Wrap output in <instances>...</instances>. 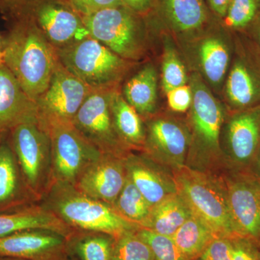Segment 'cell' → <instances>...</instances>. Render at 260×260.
I'll return each mask as SVG.
<instances>
[{"instance_id": "6da1fadb", "label": "cell", "mask_w": 260, "mask_h": 260, "mask_svg": "<svg viewBox=\"0 0 260 260\" xmlns=\"http://www.w3.org/2000/svg\"><path fill=\"white\" fill-rule=\"evenodd\" d=\"M3 61L36 102L47 88L58 59L55 48L35 24L21 16L3 44Z\"/></svg>"}, {"instance_id": "7a4b0ae2", "label": "cell", "mask_w": 260, "mask_h": 260, "mask_svg": "<svg viewBox=\"0 0 260 260\" xmlns=\"http://www.w3.org/2000/svg\"><path fill=\"white\" fill-rule=\"evenodd\" d=\"M39 203L75 231L106 233L117 238L140 228L112 205L90 198L69 183L51 181Z\"/></svg>"}, {"instance_id": "3957f363", "label": "cell", "mask_w": 260, "mask_h": 260, "mask_svg": "<svg viewBox=\"0 0 260 260\" xmlns=\"http://www.w3.org/2000/svg\"><path fill=\"white\" fill-rule=\"evenodd\" d=\"M177 193L191 213L217 237H237L221 173L201 172L184 165L172 171Z\"/></svg>"}, {"instance_id": "277c9868", "label": "cell", "mask_w": 260, "mask_h": 260, "mask_svg": "<svg viewBox=\"0 0 260 260\" xmlns=\"http://www.w3.org/2000/svg\"><path fill=\"white\" fill-rule=\"evenodd\" d=\"M191 88V139L185 165L201 172L220 173L224 169L220 141L223 108L198 77L193 78Z\"/></svg>"}, {"instance_id": "5b68a950", "label": "cell", "mask_w": 260, "mask_h": 260, "mask_svg": "<svg viewBox=\"0 0 260 260\" xmlns=\"http://www.w3.org/2000/svg\"><path fill=\"white\" fill-rule=\"evenodd\" d=\"M56 50L65 69L93 90L117 88L131 63L90 37Z\"/></svg>"}, {"instance_id": "8992f818", "label": "cell", "mask_w": 260, "mask_h": 260, "mask_svg": "<svg viewBox=\"0 0 260 260\" xmlns=\"http://www.w3.org/2000/svg\"><path fill=\"white\" fill-rule=\"evenodd\" d=\"M136 14L122 5L82 18L90 37L122 59L133 61L143 57L146 47L144 30Z\"/></svg>"}, {"instance_id": "52a82bcc", "label": "cell", "mask_w": 260, "mask_h": 260, "mask_svg": "<svg viewBox=\"0 0 260 260\" xmlns=\"http://www.w3.org/2000/svg\"><path fill=\"white\" fill-rule=\"evenodd\" d=\"M10 145L32 194L40 202L52 181L51 142L39 118L19 124L10 132Z\"/></svg>"}, {"instance_id": "ba28073f", "label": "cell", "mask_w": 260, "mask_h": 260, "mask_svg": "<svg viewBox=\"0 0 260 260\" xmlns=\"http://www.w3.org/2000/svg\"><path fill=\"white\" fill-rule=\"evenodd\" d=\"M56 49L90 37L83 18L67 0H13Z\"/></svg>"}, {"instance_id": "9c48e42d", "label": "cell", "mask_w": 260, "mask_h": 260, "mask_svg": "<svg viewBox=\"0 0 260 260\" xmlns=\"http://www.w3.org/2000/svg\"><path fill=\"white\" fill-rule=\"evenodd\" d=\"M44 126L50 138L52 181L74 185L85 169L103 153L87 141L73 124L56 123Z\"/></svg>"}, {"instance_id": "30bf717a", "label": "cell", "mask_w": 260, "mask_h": 260, "mask_svg": "<svg viewBox=\"0 0 260 260\" xmlns=\"http://www.w3.org/2000/svg\"><path fill=\"white\" fill-rule=\"evenodd\" d=\"M112 90H93L77 113L73 124L101 153L124 157L131 151L123 144L114 125L110 106Z\"/></svg>"}, {"instance_id": "8fae6325", "label": "cell", "mask_w": 260, "mask_h": 260, "mask_svg": "<svg viewBox=\"0 0 260 260\" xmlns=\"http://www.w3.org/2000/svg\"><path fill=\"white\" fill-rule=\"evenodd\" d=\"M93 90L58 61L47 88L35 102L39 120L44 125L73 124Z\"/></svg>"}, {"instance_id": "7c38bea8", "label": "cell", "mask_w": 260, "mask_h": 260, "mask_svg": "<svg viewBox=\"0 0 260 260\" xmlns=\"http://www.w3.org/2000/svg\"><path fill=\"white\" fill-rule=\"evenodd\" d=\"M221 174L236 232L260 242V181L248 169H225Z\"/></svg>"}, {"instance_id": "4fadbf2b", "label": "cell", "mask_w": 260, "mask_h": 260, "mask_svg": "<svg viewBox=\"0 0 260 260\" xmlns=\"http://www.w3.org/2000/svg\"><path fill=\"white\" fill-rule=\"evenodd\" d=\"M259 145L260 104L234 112L225 126L224 169H249Z\"/></svg>"}, {"instance_id": "5bb4252c", "label": "cell", "mask_w": 260, "mask_h": 260, "mask_svg": "<svg viewBox=\"0 0 260 260\" xmlns=\"http://www.w3.org/2000/svg\"><path fill=\"white\" fill-rule=\"evenodd\" d=\"M190 131L172 118L160 117L148 123L143 151L162 167L174 171L185 165Z\"/></svg>"}, {"instance_id": "9a60e30c", "label": "cell", "mask_w": 260, "mask_h": 260, "mask_svg": "<svg viewBox=\"0 0 260 260\" xmlns=\"http://www.w3.org/2000/svg\"><path fill=\"white\" fill-rule=\"evenodd\" d=\"M68 237L49 229H27L0 238V256L67 260Z\"/></svg>"}, {"instance_id": "2e32d148", "label": "cell", "mask_w": 260, "mask_h": 260, "mask_svg": "<svg viewBox=\"0 0 260 260\" xmlns=\"http://www.w3.org/2000/svg\"><path fill=\"white\" fill-rule=\"evenodd\" d=\"M238 51L225 84L228 102L235 112L260 104V53L254 44Z\"/></svg>"}, {"instance_id": "e0dca14e", "label": "cell", "mask_w": 260, "mask_h": 260, "mask_svg": "<svg viewBox=\"0 0 260 260\" xmlns=\"http://www.w3.org/2000/svg\"><path fill=\"white\" fill-rule=\"evenodd\" d=\"M124 158L102 154L85 169L74 186L84 194L113 207L127 178Z\"/></svg>"}, {"instance_id": "ac0fdd59", "label": "cell", "mask_w": 260, "mask_h": 260, "mask_svg": "<svg viewBox=\"0 0 260 260\" xmlns=\"http://www.w3.org/2000/svg\"><path fill=\"white\" fill-rule=\"evenodd\" d=\"M124 160L127 177L150 206L177 192L172 171L154 161L146 154L131 151Z\"/></svg>"}, {"instance_id": "d6986e66", "label": "cell", "mask_w": 260, "mask_h": 260, "mask_svg": "<svg viewBox=\"0 0 260 260\" xmlns=\"http://www.w3.org/2000/svg\"><path fill=\"white\" fill-rule=\"evenodd\" d=\"M38 118L36 103L5 64H0V141L19 124Z\"/></svg>"}, {"instance_id": "ffe728a7", "label": "cell", "mask_w": 260, "mask_h": 260, "mask_svg": "<svg viewBox=\"0 0 260 260\" xmlns=\"http://www.w3.org/2000/svg\"><path fill=\"white\" fill-rule=\"evenodd\" d=\"M39 203L29 189L10 143L0 141V213Z\"/></svg>"}, {"instance_id": "44dd1931", "label": "cell", "mask_w": 260, "mask_h": 260, "mask_svg": "<svg viewBox=\"0 0 260 260\" xmlns=\"http://www.w3.org/2000/svg\"><path fill=\"white\" fill-rule=\"evenodd\" d=\"M49 229L69 237L75 230L40 203L0 213V238L27 229Z\"/></svg>"}, {"instance_id": "7402d4cb", "label": "cell", "mask_w": 260, "mask_h": 260, "mask_svg": "<svg viewBox=\"0 0 260 260\" xmlns=\"http://www.w3.org/2000/svg\"><path fill=\"white\" fill-rule=\"evenodd\" d=\"M110 106L114 125L123 144L129 151L143 150L146 129L141 116L117 88L111 92Z\"/></svg>"}, {"instance_id": "603a6c76", "label": "cell", "mask_w": 260, "mask_h": 260, "mask_svg": "<svg viewBox=\"0 0 260 260\" xmlns=\"http://www.w3.org/2000/svg\"><path fill=\"white\" fill-rule=\"evenodd\" d=\"M191 214L183 198L177 192L174 193L152 207L140 228L172 237Z\"/></svg>"}, {"instance_id": "cb8c5ba5", "label": "cell", "mask_w": 260, "mask_h": 260, "mask_svg": "<svg viewBox=\"0 0 260 260\" xmlns=\"http://www.w3.org/2000/svg\"><path fill=\"white\" fill-rule=\"evenodd\" d=\"M157 73L152 64H147L124 84V99L140 116L153 114L157 103Z\"/></svg>"}, {"instance_id": "d4e9b609", "label": "cell", "mask_w": 260, "mask_h": 260, "mask_svg": "<svg viewBox=\"0 0 260 260\" xmlns=\"http://www.w3.org/2000/svg\"><path fill=\"white\" fill-rule=\"evenodd\" d=\"M116 238L106 233L74 231L68 237V256L78 260H113Z\"/></svg>"}, {"instance_id": "484cf974", "label": "cell", "mask_w": 260, "mask_h": 260, "mask_svg": "<svg viewBox=\"0 0 260 260\" xmlns=\"http://www.w3.org/2000/svg\"><path fill=\"white\" fill-rule=\"evenodd\" d=\"M215 237V233L193 214L172 237L186 260L196 259Z\"/></svg>"}, {"instance_id": "4316f807", "label": "cell", "mask_w": 260, "mask_h": 260, "mask_svg": "<svg viewBox=\"0 0 260 260\" xmlns=\"http://www.w3.org/2000/svg\"><path fill=\"white\" fill-rule=\"evenodd\" d=\"M199 55L207 79L213 85L222 83L230 63V52L225 43L217 38H208L200 44Z\"/></svg>"}, {"instance_id": "83f0119b", "label": "cell", "mask_w": 260, "mask_h": 260, "mask_svg": "<svg viewBox=\"0 0 260 260\" xmlns=\"http://www.w3.org/2000/svg\"><path fill=\"white\" fill-rule=\"evenodd\" d=\"M164 13L173 26L180 31L200 28L206 19L202 0H160Z\"/></svg>"}, {"instance_id": "f1b7e54d", "label": "cell", "mask_w": 260, "mask_h": 260, "mask_svg": "<svg viewBox=\"0 0 260 260\" xmlns=\"http://www.w3.org/2000/svg\"><path fill=\"white\" fill-rule=\"evenodd\" d=\"M113 208L123 218L140 227L148 218L152 207L127 177Z\"/></svg>"}, {"instance_id": "f546056e", "label": "cell", "mask_w": 260, "mask_h": 260, "mask_svg": "<svg viewBox=\"0 0 260 260\" xmlns=\"http://www.w3.org/2000/svg\"><path fill=\"white\" fill-rule=\"evenodd\" d=\"M137 229L116 238L113 260H154L153 251L137 234Z\"/></svg>"}, {"instance_id": "4dcf8cb0", "label": "cell", "mask_w": 260, "mask_h": 260, "mask_svg": "<svg viewBox=\"0 0 260 260\" xmlns=\"http://www.w3.org/2000/svg\"><path fill=\"white\" fill-rule=\"evenodd\" d=\"M259 8L260 0H232L225 15V25L236 30L247 28L257 18Z\"/></svg>"}, {"instance_id": "1f68e13d", "label": "cell", "mask_w": 260, "mask_h": 260, "mask_svg": "<svg viewBox=\"0 0 260 260\" xmlns=\"http://www.w3.org/2000/svg\"><path fill=\"white\" fill-rule=\"evenodd\" d=\"M137 234L150 246L154 260H186L171 237L138 228Z\"/></svg>"}, {"instance_id": "d6a6232c", "label": "cell", "mask_w": 260, "mask_h": 260, "mask_svg": "<svg viewBox=\"0 0 260 260\" xmlns=\"http://www.w3.org/2000/svg\"><path fill=\"white\" fill-rule=\"evenodd\" d=\"M187 82L185 68L174 49L167 47L162 64V87L166 93Z\"/></svg>"}, {"instance_id": "836d02e7", "label": "cell", "mask_w": 260, "mask_h": 260, "mask_svg": "<svg viewBox=\"0 0 260 260\" xmlns=\"http://www.w3.org/2000/svg\"><path fill=\"white\" fill-rule=\"evenodd\" d=\"M257 241L237 236L232 238V260H260V247Z\"/></svg>"}, {"instance_id": "e575fe53", "label": "cell", "mask_w": 260, "mask_h": 260, "mask_svg": "<svg viewBox=\"0 0 260 260\" xmlns=\"http://www.w3.org/2000/svg\"><path fill=\"white\" fill-rule=\"evenodd\" d=\"M232 238L217 237L205 247L197 260H232Z\"/></svg>"}, {"instance_id": "d590c367", "label": "cell", "mask_w": 260, "mask_h": 260, "mask_svg": "<svg viewBox=\"0 0 260 260\" xmlns=\"http://www.w3.org/2000/svg\"><path fill=\"white\" fill-rule=\"evenodd\" d=\"M168 104L174 112H186L192 104V90L189 85H182L167 92Z\"/></svg>"}, {"instance_id": "8d00e7d4", "label": "cell", "mask_w": 260, "mask_h": 260, "mask_svg": "<svg viewBox=\"0 0 260 260\" xmlns=\"http://www.w3.org/2000/svg\"><path fill=\"white\" fill-rule=\"evenodd\" d=\"M67 2L81 17L106 8L124 5L121 0H67Z\"/></svg>"}, {"instance_id": "74e56055", "label": "cell", "mask_w": 260, "mask_h": 260, "mask_svg": "<svg viewBox=\"0 0 260 260\" xmlns=\"http://www.w3.org/2000/svg\"><path fill=\"white\" fill-rule=\"evenodd\" d=\"M152 0H121L123 4L137 13H143L148 10Z\"/></svg>"}, {"instance_id": "f35d334b", "label": "cell", "mask_w": 260, "mask_h": 260, "mask_svg": "<svg viewBox=\"0 0 260 260\" xmlns=\"http://www.w3.org/2000/svg\"><path fill=\"white\" fill-rule=\"evenodd\" d=\"M232 0H209L212 9L220 16H225Z\"/></svg>"}, {"instance_id": "ab89813d", "label": "cell", "mask_w": 260, "mask_h": 260, "mask_svg": "<svg viewBox=\"0 0 260 260\" xmlns=\"http://www.w3.org/2000/svg\"><path fill=\"white\" fill-rule=\"evenodd\" d=\"M252 37L254 41L253 44L260 53V15L252 23Z\"/></svg>"}, {"instance_id": "60d3db41", "label": "cell", "mask_w": 260, "mask_h": 260, "mask_svg": "<svg viewBox=\"0 0 260 260\" xmlns=\"http://www.w3.org/2000/svg\"><path fill=\"white\" fill-rule=\"evenodd\" d=\"M248 170H249L256 179H259L260 181V145L259 148H258L257 152H256L255 157H254V160H253Z\"/></svg>"}, {"instance_id": "b9f144b4", "label": "cell", "mask_w": 260, "mask_h": 260, "mask_svg": "<svg viewBox=\"0 0 260 260\" xmlns=\"http://www.w3.org/2000/svg\"><path fill=\"white\" fill-rule=\"evenodd\" d=\"M0 260H27L20 258L9 257V256H0Z\"/></svg>"}, {"instance_id": "7bdbcfd3", "label": "cell", "mask_w": 260, "mask_h": 260, "mask_svg": "<svg viewBox=\"0 0 260 260\" xmlns=\"http://www.w3.org/2000/svg\"><path fill=\"white\" fill-rule=\"evenodd\" d=\"M4 64V61H3V48H2L1 40H0V64Z\"/></svg>"}, {"instance_id": "ee69618b", "label": "cell", "mask_w": 260, "mask_h": 260, "mask_svg": "<svg viewBox=\"0 0 260 260\" xmlns=\"http://www.w3.org/2000/svg\"><path fill=\"white\" fill-rule=\"evenodd\" d=\"M259 247H260V244H259Z\"/></svg>"}]
</instances>
